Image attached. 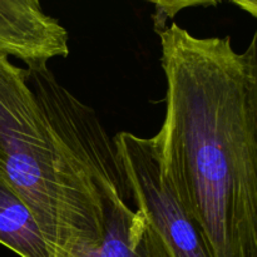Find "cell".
I'll return each instance as SVG.
<instances>
[{
  "label": "cell",
  "mask_w": 257,
  "mask_h": 257,
  "mask_svg": "<svg viewBox=\"0 0 257 257\" xmlns=\"http://www.w3.org/2000/svg\"><path fill=\"white\" fill-rule=\"evenodd\" d=\"M84 257H173L162 236L145 213L131 208L122 197L107 205L105 233L95 251Z\"/></svg>",
  "instance_id": "5b68a950"
},
{
  "label": "cell",
  "mask_w": 257,
  "mask_h": 257,
  "mask_svg": "<svg viewBox=\"0 0 257 257\" xmlns=\"http://www.w3.org/2000/svg\"><path fill=\"white\" fill-rule=\"evenodd\" d=\"M233 4L247 12L257 19V0H235Z\"/></svg>",
  "instance_id": "ba28073f"
},
{
  "label": "cell",
  "mask_w": 257,
  "mask_h": 257,
  "mask_svg": "<svg viewBox=\"0 0 257 257\" xmlns=\"http://www.w3.org/2000/svg\"><path fill=\"white\" fill-rule=\"evenodd\" d=\"M68 54V30L45 14L39 2L0 0V55L18 58L33 69Z\"/></svg>",
  "instance_id": "277c9868"
},
{
  "label": "cell",
  "mask_w": 257,
  "mask_h": 257,
  "mask_svg": "<svg viewBox=\"0 0 257 257\" xmlns=\"http://www.w3.org/2000/svg\"><path fill=\"white\" fill-rule=\"evenodd\" d=\"M166 112L153 136L162 180L215 257H257V130L245 58L231 37L156 30Z\"/></svg>",
  "instance_id": "6da1fadb"
},
{
  "label": "cell",
  "mask_w": 257,
  "mask_h": 257,
  "mask_svg": "<svg viewBox=\"0 0 257 257\" xmlns=\"http://www.w3.org/2000/svg\"><path fill=\"white\" fill-rule=\"evenodd\" d=\"M113 141L131 200L162 236L173 257H215L203 231L161 177L153 138L119 132Z\"/></svg>",
  "instance_id": "3957f363"
},
{
  "label": "cell",
  "mask_w": 257,
  "mask_h": 257,
  "mask_svg": "<svg viewBox=\"0 0 257 257\" xmlns=\"http://www.w3.org/2000/svg\"><path fill=\"white\" fill-rule=\"evenodd\" d=\"M245 58L248 75V97H250L251 112L257 130V29L248 44L247 49L242 53Z\"/></svg>",
  "instance_id": "52a82bcc"
},
{
  "label": "cell",
  "mask_w": 257,
  "mask_h": 257,
  "mask_svg": "<svg viewBox=\"0 0 257 257\" xmlns=\"http://www.w3.org/2000/svg\"><path fill=\"white\" fill-rule=\"evenodd\" d=\"M0 243L20 257H52L30 211L2 177Z\"/></svg>",
  "instance_id": "8992f818"
},
{
  "label": "cell",
  "mask_w": 257,
  "mask_h": 257,
  "mask_svg": "<svg viewBox=\"0 0 257 257\" xmlns=\"http://www.w3.org/2000/svg\"><path fill=\"white\" fill-rule=\"evenodd\" d=\"M0 177L32 213L52 257H84L105 233L107 205L128 201L117 147L97 113L48 65L0 55Z\"/></svg>",
  "instance_id": "7a4b0ae2"
}]
</instances>
